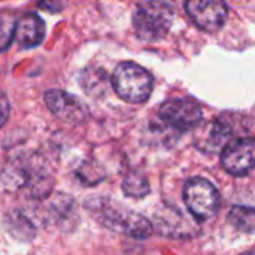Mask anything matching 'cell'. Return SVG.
<instances>
[{
    "instance_id": "6da1fadb",
    "label": "cell",
    "mask_w": 255,
    "mask_h": 255,
    "mask_svg": "<svg viewBox=\"0 0 255 255\" xmlns=\"http://www.w3.org/2000/svg\"><path fill=\"white\" fill-rule=\"evenodd\" d=\"M1 182L9 191H24L30 197H45L51 191L52 178L39 155L16 154L4 164Z\"/></svg>"
},
{
    "instance_id": "3957f363",
    "label": "cell",
    "mask_w": 255,
    "mask_h": 255,
    "mask_svg": "<svg viewBox=\"0 0 255 255\" xmlns=\"http://www.w3.org/2000/svg\"><path fill=\"white\" fill-rule=\"evenodd\" d=\"M131 22L139 39L155 42L169 33L173 22V9L163 0H145L134 9Z\"/></svg>"
},
{
    "instance_id": "5b68a950",
    "label": "cell",
    "mask_w": 255,
    "mask_h": 255,
    "mask_svg": "<svg viewBox=\"0 0 255 255\" xmlns=\"http://www.w3.org/2000/svg\"><path fill=\"white\" fill-rule=\"evenodd\" d=\"M182 196L187 209L197 221H208L214 218L221 205L218 190L212 182L200 176L187 181Z\"/></svg>"
},
{
    "instance_id": "7c38bea8",
    "label": "cell",
    "mask_w": 255,
    "mask_h": 255,
    "mask_svg": "<svg viewBox=\"0 0 255 255\" xmlns=\"http://www.w3.org/2000/svg\"><path fill=\"white\" fill-rule=\"evenodd\" d=\"M45 37V22L36 13H25L15 24L13 39L21 48H34Z\"/></svg>"
},
{
    "instance_id": "9a60e30c",
    "label": "cell",
    "mask_w": 255,
    "mask_h": 255,
    "mask_svg": "<svg viewBox=\"0 0 255 255\" xmlns=\"http://www.w3.org/2000/svg\"><path fill=\"white\" fill-rule=\"evenodd\" d=\"M229 223L244 233H254L255 212L250 206H233L227 215Z\"/></svg>"
},
{
    "instance_id": "ba28073f",
    "label": "cell",
    "mask_w": 255,
    "mask_h": 255,
    "mask_svg": "<svg viewBox=\"0 0 255 255\" xmlns=\"http://www.w3.org/2000/svg\"><path fill=\"white\" fill-rule=\"evenodd\" d=\"M221 163L235 176L248 175L254 167V139H230L221 149Z\"/></svg>"
},
{
    "instance_id": "5bb4252c",
    "label": "cell",
    "mask_w": 255,
    "mask_h": 255,
    "mask_svg": "<svg viewBox=\"0 0 255 255\" xmlns=\"http://www.w3.org/2000/svg\"><path fill=\"white\" fill-rule=\"evenodd\" d=\"M79 82L87 94L93 97H100V96H105L108 91L109 78L103 69L88 67L81 73Z\"/></svg>"
},
{
    "instance_id": "2e32d148",
    "label": "cell",
    "mask_w": 255,
    "mask_h": 255,
    "mask_svg": "<svg viewBox=\"0 0 255 255\" xmlns=\"http://www.w3.org/2000/svg\"><path fill=\"white\" fill-rule=\"evenodd\" d=\"M151 187L145 175L140 172H128L123 181V191L127 197L143 199L149 193Z\"/></svg>"
},
{
    "instance_id": "e0dca14e",
    "label": "cell",
    "mask_w": 255,
    "mask_h": 255,
    "mask_svg": "<svg viewBox=\"0 0 255 255\" xmlns=\"http://www.w3.org/2000/svg\"><path fill=\"white\" fill-rule=\"evenodd\" d=\"M15 24L16 18L10 13L0 15V52L6 51L15 36Z\"/></svg>"
},
{
    "instance_id": "ac0fdd59",
    "label": "cell",
    "mask_w": 255,
    "mask_h": 255,
    "mask_svg": "<svg viewBox=\"0 0 255 255\" xmlns=\"http://www.w3.org/2000/svg\"><path fill=\"white\" fill-rule=\"evenodd\" d=\"M66 1L64 0H40L39 1V7L45 12L49 13H58L64 9Z\"/></svg>"
},
{
    "instance_id": "7a4b0ae2",
    "label": "cell",
    "mask_w": 255,
    "mask_h": 255,
    "mask_svg": "<svg viewBox=\"0 0 255 255\" xmlns=\"http://www.w3.org/2000/svg\"><path fill=\"white\" fill-rule=\"evenodd\" d=\"M85 208L100 226L115 233L134 239H146L152 235V224L149 220L109 197H91L85 202Z\"/></svg>"
},
{
    "instance_id": "8fae6325",
    "label": "cell",
    "mask_w": 255,
    "mask_h": 255,
    "mask_svg": "<svg viewBox=\"0 0 255 255\" xmlns=\"http://www.w3.org/2000/svg\"><path fill=\"white\" fill-rule=\"evenodd\" d=\"M76 217L78 215L75 214V203L66 194L49 197L43 205V218L46 224L66 229L67 224H75Z\"/></svg>"
},
{
    "instance_id": "4fadbf2b",
    "label": "cell",
    "mask_w": 255,
    "mask_h": 255,
    "mask_svg": "<svg viewBox=\"0 0 255 255\" xmlns=\"http://www.w3.org/2000/svg\"><path fill=\"white\" fill-rule=\"evenodd\" d=\"M6 232L16 241L21 242H30L36 236V226L33 221L19 209L10 211L3 223Z\"/></svg>"
},
{
    "instance_id": "277c9868",
    "label": "cell",
    "mask_w": 255,
    "mask_h": 255,
    "mask_svg": "<svg viewBox=\"0 0 255 255\" xmlns=\"http://www.w3.org/2000/svg\"><path fill=\"white\" fill-rule=\"evenodd\" d=\"M112 87L115 93L126 102L143 103L152 93L151 73L133 61L120 63L112 73Z\"/></svg>"
},
{
    "instance_id": "52a82bcc",
    "label": "cell",
    "mask_w": 255,
    "mask_h": 255,
    "mask_svg": "<svg viewBox=\"0 0 255 255\" xmlns=\"http://www.w3.org/2000/svg\"><path fill=\"white\" fill-rule=\"evenodd\" d=\"M185 10L205 31H217L227 21L229 9L223 0H185Z\"/></svg>"
},
{
    "instance_id": "9c48e42d",
    "label": "cell",
    "mask_w": 255,
    "mask_h": 255,
    "mask_svg": "<svg viewBox=\"0 0 255 255\" xmlns=\"http://www.w3.org/2000/svg\"><path fill=\"white\" fill-rule=\"evenodd\" d=\"M45 103L48 109L61 121L69 124H81L88 117L87 105L76 96L63 90H49L45 93Z\"/></svg>"
},
{
    "instance_id": "8992f818",
    "label": "cell",
    "mask_w": 255,
    "mask_h": 255,
    "mask_svg": "<svg viewBox=\"0 0 255 255\" xmlns=\"http://www.w3.org/2000/svg\"><path fill=\"white\" fill-rule=\"evenodd\" d=\"M160 118L175 130L185 131L199 126L203 118L202 108L193 100L173 99L160 106Z\"/></svg>"
},
{
    "instance_id": "30bf717a",
    "label": "cell",
    "mask_w": 255,
    "mask_h": 255,
    "mask_svg": "<svg viewBox=\"0 0 255 255\" xmlns=\"http://www.w3.org/2000/svg\"><path fill=\"white\" fill-rule=\"evenodd\" d=\"M232 127L223 120H214L208 126L202 127L196 136V145L200 151L208 154L221 152V149L232 139Z\"/></svg>"
},
{
    "instance_id": "d6986e66",
    "label": "cell",
    "mask_w": 255,
    "mask_h": 255,
    "mask_svg": "<svg viewBox=\"0 0 255 255\" xmlns=\"http://www.w3.org/2000/svg\"><path fill=\"white\" fill-rule=\"evenodd\" d=\"M9 100L6 93L0 88V127L7 121L9 118Z\"/></svg>"
}]
</instances>
